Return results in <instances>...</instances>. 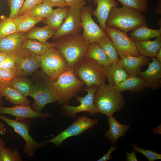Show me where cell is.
Instances as JSON below:
<instances>
[{
  "instance_id": "obj_34",
  "label": "cell",
  "mask_w": 161,
  "mask_h": 161,
  "mask_svg": "<svg viewBox=\"0 0 161 161\" xmlns=\"http://www.w3.org/2000/svg\"><path fill=\"white\" fill-rule=\"evenodd\" d=\"M53 7L41 3L33 7L27 14L32 16L46 19L51 14Z\"/></svg>"
},
{
  "instance_id": "obj_12",
  "label": "cell",
  "mask_w": 161,
  "mask_h": 161,
  "mask_svg": "<svg viewBox=\"0 0 161 161\" xmlns=\"http://www.w3.org/2000/svg\"><path fill=\"white\" fill-rule=\"evenodd\" d=\"M92 10L91 5L84 6L81 10V25L83 30L82 35L88 44L96 42L107 34L93 19Z\"/></svg>"
},
{
  "instance_id": "obj_49",
  "label": "cell",
  "mask_w": 161,
  "mask_h": 161,
  "mask_svg": "<svg viewBox=\"0 0 161 161\" xmlns=\"http://www.w3.org/2000/svg\"><path fill=\"white\" fill-rule=\"evenodd\" d=\"M155 57L160 62H161V48L156 54Z\"/></svg>"
},
{
  "instance_id": "obj_17",
  "label": "cell",
  "mask_w": 161,
  "mask_h": 161,
  "mask_svg": "<svg viewBox=\"0 0 161 161\" xmlns=\"http://www.w3.org/2000/svg\"><path fill=\"white\" fill-rule=\"evenodd\" d=\"M27 39L26 32H16L0 38V52L15 55Z\"/></svg>"
},
{
  "instance_id": "obj_30",
  "label": "cell",
  "mask_w": 161,
  "mask_h": 161,
  "mask_svg": "<svg viewBox=\"0 0 161 161\" xmlns=\"http://www.w3.org/2000/svg\"><path fill=\"white\" fill-rule=\"evenodd\" d=\"M55 45L54 43L47 42L43 44L35 40L27 38L23 43L22 48L41 56L50 49L55 48Z\"/></svg>"
},
{
  "instance_id": "obj_1",
  "label": "cell",
  "mask_w": 161,
  "mask_h": 161,
  "mask_svg": "<svg viewBox=\"0 0 161 161\" xmlns=\"http://www.w3.org/2000/svg\"><path fill=\"white\" fill-rule=\"evenodd\" d=\"M94 103L99 113L108 117L121 111L125 106L121 92L114 86L103 83L98 87L94 97Z\"/></svg>"
},
{
  "instance_id": "obj_4",
  "label": "cell",
  "mask_w": 161,
  "mask_h": 161,
  "mask_svg": "<svg viewBox=\"0 0 161 161\" xmlns=\"http://www.w3.org/2000/svg\"><path fill=\"white\" fill-rule=\"evenodd\" d=\"M56 38L58 40L54 43L55 48L63 55L69 67L73 68L84 57L89 44L81 34L67 35Z\"/></svg>"
},
{
  "instance_id": "obj_51",
  "label": "cell",
  "mask_w": 161,
  "mask_h": 161,
  "mask_svg": "<svg viewBox=\"0 0 161 161\" xmlns=\"http://www.w3.org/2000/svg\"><path fill=\"white\" fill-rule=\"evenodd\" d=\"M157 25L160 27V29H161V18H160L158 20L157 23Z\"/></svg>"
},
{
  "instance_id": "obj_21",
  "label": "cell",
  "mask_w": 161,
  "mask_h": 161,
  "mask_svg": "<svg viewBox=\"0 0 161 161\" xmlns=\"http://www.w3.org/2000/svg\"><path fill=\"white\" fill-rule=\"evenodd\" d=\"M114 87L117 90L121 92L125 91L132 93L143 92L146 88L144 80L138 75H130Z\"/></svg>"
},
{
  "instance_id": "obj_29",
  "label": "cell",
  "mask_w": 161,
  "mask_h": 161,
  "mask_svg": "<svg viewBox=\"0 0 161 161\" xmlns=\"http://www.w3.org/2000/svg\"><path fill=\"white\" fill-rule=\"evenodd\" d=\"M68 8L67 7L53 10L50 15L43 21L44 23L57 31L63 22Z\"/></svg>"
},
{
  "instance_id": "obj_52",
  "label": "cell",
  "mask_w": 161,
  "mask_h": 161,
  "mask_svg": "<svg viewBox=\"0 0 161 161\" xmlns=\"http://www.w3.org/2000/svg\"><path fill=\"white\" fill-rule=\"evenodd\" d=\"M2 97V96L0 92V106H2V104L3 103V101L1 99Z\"/></svg>"
},
{
  "instance_id": "obj_43",
  "label": "cell",
  "mask_w": 161,
  "mask_h": 161,
  "mask_svg": "<svg viewBox=\"0 0 161 161\" xmlns=\"http://www.w3.org/2000/svg\"><path fill=\"white\" fill-rule=\"evenodd\" d=\"M42 3L52 7H57L63 8L67 7L65 0H43Z\"/></svg>"
},
{
  "instance_id": "obj_32",
  "label": "cell",
  "mask_w": 161,
  "mask_h": 161,
  "mask_svg": "<svg viewBox=\"0 0 161 161\" xmlns=\"http://www.w3.org/2000/svg\"><path fill=\"white\" fill-rule=\"evenodd\" d=\"M33 86L30 80L25 77L16 76L12 80L9 85L10 86L26 97L30 96Z\"/></svg>"
},
{
  "instance_id": "obj_23",
  "label": "cell",
  "mask_w": 161,
  "mask_h": 161,
  "mask_svg": "<svg viewBox=\"0 0 161 161\" xmlns=\"http://www.w3.org/2000/svg\"><path fill=\"white\" fill-rule=\"evenodd\" d=\"M130 38L134 42L150 40L151 38L161 36V29L154 30L147 26L146 23L139 26L129 34Z\"/></svg>"
},
{
  "instance_id": "obj_10",
  "label": "cell",
  "mask_w": 161,
  "mask_h": 161,
  "mask_svg": "<svg viewBox=\"0 0 161 161\" xmlns=\"http://www.w3.org/2000/svg\"><path fill=\"white\" fill-rule=\"evenodd\" d=\"M97 88L96 86L86 87L84 90L87 94L85 96L81 97L78 95L75 96L80 105L76 106L68 104L63 106L61 108L62 115L74 118L76 117L77 113L80 112H88L90 115H95L99 113L94 103V95Z\"/></svg>"
},
{
  "instance_id": "obj_54",
  "label": "cell",
  "mask_w": 161,
  "mask_h": 161,
  "mask_svg": "<svg viewBox=\"0 0 161 161\" xmlns=\"http://www.w3.org/2000/svg\"><path fill=\"white\" fill-rule=\"evenodd\" d=\"M86 0L88 1H92L93 0Z\"/></svg>"
},
{
  "instance_id": "obj_44",
  "label": "cell",
  "mask_w": 161,
  "mask_h": 161,
  "mask_svg": "<svg viewBox=\"0 0 161 161\" xmlns=\"http://www.w3.org/2000/svg\"><path fill=\"white\" fill-rule=\"evenodd\" d=\"M117 147L114 145L110 147L108 151L101 158L97 160V161H107L109 160L113 159L111 156L112 153L117 148Z\"/></svg>"
},
{
  "instance_id": "obj_5",
  "label": "cell",
  "mask_w": 161,
  "mask_h": 161,
  "mask_svg": "<svg viewBox=\"0 0 161 161\" xmlns=\"http://www.w3.org/2000/svg\"><path fill=\"white\" fill-rule=\"evenodd\" d=\"M106 68L91 58L84 57L73 67L77 77L86 86L98 87L107 80Z\"/></svg>"
},
{
  "instance_id": "obj_45",
  "label": "cell",
  "mask_w": 161,
  "mask_h": 161,
  "mask_svg": "<svg viewBox=\"0 0 161 161\" xmlns=\"http://www.w3.org/2000/svg\"><path fill=\"white\" fill-rule=\"evenodd\" d=\"M127 157L126 161H138L137 158L136 154L134 151L131 150V152L129 153L128 151L126 152Z\"/></svg>"
},
{
  "instance_id": "obj_22",
  "label": "cell",
  "mask_w": 161,
  "mask_h": 161,
  "mask_svg": "<svg viewBox=\"0 0 161 161\" xmlns=\"http://www.w3.org/2000/svg\"><path fill=\"white\" fill-rule=\"evenodd\" d=\"M155 38L153 41L148 40L135 42L137 49L141 55L150 58L155 57L161 48V37Z\"/></svg>"
},
{
  "instance_id": "obj_47",
  "label": "cell",
  "mask_w": 161,
  "mask_h": 161,
  "mask_svg": "<svg viewBox=\"0 0 161 161\" xmlns=\"http://www.w3.org/2000/svg\"><path fill=\"white\" fill-rule=\"evenodd\" d=\"M7 129L5 128L4 124L0 121V133L2 135H4L6 133Z\"/></svg>"
},
{
  "instance_id": "obj_9",
  "label": "cell",
  "mask_w": 161,
  "mask_h": 161,
  "mask_svg": "<svg viewBox=\"0 0 161 161\" xmlns=\"http://www.w3.org/2000/svg\"><path fill=\"white\" fill-rule=\"evenodd\" d=\"M98 124L97 118L91 119L86 115H83L78 117L66 129L55 137L42 143L45 144L52 143L56 146H60L66 139L72 136H77Z\"/></svg>"
},
{
  "instance_id": "obj_13",
  "label": "cell",
  "mask_w": 161,
  "mask_h": 161,
  "mask_svg": "<svg viewBox=\"0 0 161 161\" xmlns=\"http://www.w3.org/2000/svg\"><path fill=\"white\" fill-rule=\"evenodd\" d=\"M0 119L12 127L15 131L24 139L25 143L24 151L29 156L32 157L37 150L46 145V144L42 143H38L34 140L29 134L28 126L24 123L16 119H9L0 114Z\"/></svg>"
},
{
  "instance_id": "obj_3",
  "label": "cell",
  "mask_w": 161,
  "mask_h": 161,
  "mask_svg": "<svg viewBox=\"0 0 161 161\" xmlns=\"http://www.w3.org/2000/svg\"><path fill=\"white\" fill-rule=\"evenodd\" d=\"M84 85L75 75L73 68L69 67L52 83L56 101L63 106L68 104L70 100L83 89Z\"/></svg>"
},
{
  "instance_id": "obj_37",
  "label": "cell",
  "mask_w": 161,
  "mask_h": 161,
  "mask_svg": "<svg viewBox=\"0 0 161 161\" xmlns=\"http://www.w3.org/2000/svg\"><path fill=\"white\" fill-rule=\"evenodd\" d=\"M2 161H21L22 158L18 151L15 149L13 150L9 148L4 147L1 150Z\"/></svg>"
},
{
  "instance_id": "obj_26",
  "label": "cell",
  "mask_w": 161,
  "mask_h": 161,
  "mask_svg": "<svg viewBox=\"0 0 161 161\" xmlns=\"http://www.w3.org/2000/svg\"><path fill=\"white\" fill-rule=\"evenodd\" d=\"M106 73L109 84L114 86L130 76L125 69L117 63L110 65L107 69Z\"/></svg>"
},
{
  "instance_id": "obj_11",
  "label": "cell",
  "mask_w": 161,
  "mask_h": 161,
  "mask_svg": "<svg viewBox=\"0 0 161 161\" xmlns=\"http://www.w3.org/2000/svg\"><path fill=\"white\" fill-rule=\"evenodd\" d=\"M16 76L27 77L41 67V56L21 48L15 54Z\"/></svg>"
},
{
  "instance_id": "obj_42",
  "label": "cell",
  "mask_w": 161,
  "mask_h": 161,
  "mask_svg": "<svg viewBox=\"0 0 161 161\" xmlns=\"http://www.w3.org/2000/svg\"><path fill=\"white\" fill-rule=\"evenodd\" d=\"M86 0H65L67 7L80 9L82 8L85 4Z\"/></svg>"
},
{
  "instance_id": "obj_18",
  "label": "cell",
  "mask_w": 161,
  "mask_h": 161,
  "mask_svg": "<svg viewBox=\"0 0 161 161\" xmlns=\"http://www.w3.org/2000/svg\"><path fill=\"white\" fill-rule=\"evenodd\" d=\"M149 57L142 55H128L120 58L117 64L121 66L130 75H137L142 71L141 68L149 62Z\"/></svg>"
},
{
  "instance_id": "obj_15",
  "label": "cell",
  "mask_w": 161,
  "mask_h": 161,
  "mask_svg": "<svg viewBox=\"0 0 161 161\" xmlns=\"http://www.w3.org/2000/svg\"><path fill=\"white\" fill-rule=\"evenodd\" d=\"M0 114H7L15 116L17 120H23L26 118L38 117L45 119L50 117V113H42L33 110L29 105H17L10 107L0 106Z\"/></svg>"
},
{
  "instance_id": "obj_19",
  "label": "cell",
  "mask_w": 161,
  "mask_h": 161,
  "mask_svg": "<svg viewBox=\"0 0 161 161\" xmlns=\"http://www.w3.org/2000/svg\"><path fill=\"white\" fill-rule=\"evenodd\" d=\"M93 5L97 6L92 11V15L96 17L100 27L105 30L106 23L112 9L117 7L118 4L115 0H93Z\"/></svg>"
},
{
  "instance_id": "obj_31",
  "label": "cell",
  "mask_w": 161,
  "mask_h": 161,
  "mask_svg": "<svg viewBox=\"0 0 161 161\" xmlns=\"http://www.w3.org/2000/svg\"><path fill=\"white\" fill-rule=\"evenodd\" d=\"M96 42L104 51L111 64L117 63L119 59V55L111 39L107 34Z\"/></svg>"
},
{
  "instance_id": "obj_46",
  "label": "cell",
  "mask_w": 161,
  "mask_h": 161,
  "mask_svg": "<svg viewBox=\"0 0 161 161\" xmlns=\"http://www.w3.org/2000/svg\"><path fill=\"white\" fill-rule=\"evenodd\" d=\"M155 13L157 15L161 14V0H159L157 1V5L156 7Z\"/></svg>"
},
{
  "instance_id": "obj_8",
  "label": "cell",
  "mask_w": 161,
  "mask_h": 161,
  "mask_svg": "<svg viewBox=\"0 0 161 161\" xmlns=\"http://www.w3.org/2000/svg\"><path fill=\"white\" fill-rule=\"evenodd\" d=\"M105 31L111 39L120 58L128 55H141L137 49L135 42L128 36L127 33L116 27L107 25Z\"/></svg>"
},
{
  "instance_id": "obj_48",
  "label": "cell",
  "mask_w": 161,
  "mask_h": 161,
  "mask_svg": "<svg viewBox=\"0 0 161 161\" xmlns=\"http://www.w3.org/2000/svg\"><path fill=\"white\" fill-rule=\"evenodd\" d=\"M7 54L0 52V65L5 59Z\"/></svg>"
},
{
  "instance_id": "obj_55",
  "label": "cell",
  "mask_w": 161,
  "mask_h": 161,
  "mask_svg": "<svg viewBox=\"0 0 161 161\" xmlns=\"http://www.w3.org/2000/svg\"><path fill=\"white\" fill-rule=\"evenodd\" d=\"M0 21H1V19H0Z\"/></svg>"
},
{
  "instance_id": "obj_35",
  "label": "cell",
  "mask_w": 161,
  "mask_h": 161,
  "mask_svg": "<svg viewBox=\"0 0 161 161\" xmlns=\"http://www.w3.org/2000/svg\"><path fill=\"white\" fill-rule=\"evenodd\" d=\"M123 6L139 10L142 13L148 10V0H117Z\"/></svg>"
},
{
  "instance_id": "obj_53",
  "label": "cell",
  "mask_w": 161,
  "mask_h": 161,
  "mask_svg": "<svg viewBox=\"0 0 161 161\" xmlns=\"http://www.w3.org/2000/svg\"><path fill=\"white\" fill-rule=\"evenodd\" d=\"M0 161H2L1 155L0 152Z\"/></svg>"
},
{
  "instance_id": "obj_41",
  "label": "cell",
  "mask_w": 161,
  "mask_h": 161,
  "mask_svg": "<svg viewBox=\"0 0 161 161\" xmlns=\"http://www.w3.org/2000/svg\"><path fill=\"white\" fill-rule=\"evenodd\" d=\"M15 55L7 54L5 59L0 65V69H10L15 67Z\"/></svg>"
},
{
  "instance_id": "obj_14",
  "label": "cell",
  "mask_w": 161,
  "mask_h": 161,
  "mask_svg": "<svg viewBox=\"0 0 161 161\" xmlns=\"http://www.w3.org/2000/svg\"><path fill=\"white\" fill-rule=\"evenodd\" d=\"M81 9L69 7L66 17L54 38L70 34H80Z\"/></svg>"
},
{
  "instance_id": "obj_50",
  "label": "cell",
  "mask_w": 161,
  "mask_h": 161,
  "mask_svg": "<svg viewBox=\"0 0 161 161\" xmlns=\"http://www.w3.org/2000/svg\"><path fill=\"white\" fill-rule=\"evenodd\" d=\"M5 147V143L3 139L0 137V152L2 149Z\"/></svg>"
},
{
  "instance_id": "obj_40",
  "label": "cell",
  "mask_w": 161,
  "mask_h": 161,
  "mask_svg": "<svg viewBox=\"0 0 161 161\" xmlns=\"http://www.w3.org/2000/svg\"><path fill=\"white\" fill-rule=\"evenodd\" d=\"M43 0H25L20 9L18 16L27 14L36 5L42 3Z\"/></svg>"
},
{
  "instance_id": "obj_28",
  "label": "cell",
  "mask_w": 161,
  "mask_h": 161,
  "mask_svg": "<svg viewBox=\"0 0 161 161\" xmlns=\"http://www.w3.org/2000/svg\"><path fill=\"white\" fill-rule=\"evenodd\" d=\"M45 19L32 16L27 14L18 16L14 18L17 27V32H27L39 22Z\"/></svg>"
},
{
  "instance_id": "obj_2",
  "label": "cell",
  "mask_w": 161,
  "mask_h": 161,
  "mask_svg": "<svg viewBox=\"0 0 161 161\" xmlns=\"http://www.w3.org/2000/svg\"><path fill=\"white\" fill-rule=\"evenodd\" d=\"M147 23L146 19L140 11L126 6L113 7L107 20L106 25L116 27L127 33L139 26Z\"/></svg>"
},
{
  "instance_id": "obj_33",
  "label": "cell",
  "mask_w": 161,
  "mask_h": 161,
  "mask_svg": "<svg viewBox=\"0 0 161 161\" xmlns=\"http://www.w3.org/2000/svg\"><path fill=\"white\" fill-rule=\"evenodd\" d=\"M0 19V38L17 32L14 18L1 16Z\"/></svg>"
},
{
  "instance_id": "obj_38",
  "label": "cell",
  "mask_w": 161,
  "mask_h": 161,
  "mask_svg": "<svg viewBox=\"0 0 161 161\" xmlns=\"http://www.w3.org/2000/svg\"><path fill=\"white\" fill-rule=\"evenodd\" d=\"M133 150L141 153L146 157L149 161H154L161 159V154L150 150L145 149L139 147L137 144L134 143L132 145Z\"/></svg>"
},
{
  "instance_id": "obj_16",
  "label": "cell",
  "mask_w": 161,
  "mask_h": 161,
  "mask_svg": "<svg viewBox=\"0 0 161 161\" xmlns=\"http://www.w3.org/2000/svg\"><path fill=\"white\" fill-rule=\"evenodd\" d=\"M148 63L147 69L141 71L139 76L144 80L146 88L156 90L161 87V62L155 57Z\"/></svg>"
},
{
  "instance_id": "obj_7",
  "label": "cell",
  "mask_w": 161,
  "mask_h": 161,
  "mask_svg": "<svg viewBox=\"0 0 161 161\" xmlns=\"http://www.w3.org/2000/svg\"><path fill=\"white\" fill-rule=\"evenodd\" d=\"M41 56V67L43 72L53 80L69 68L63 55L55 48L50 49Z\"/></svg>"
},
{
  "instance_id": "obj_39",
  "label": "cell",
  "mask_w": 161,
  "mask_h": 161,
  "mask_svg": "<svg viewBox=\"0 0 161 161\" xmlns=\"http://www.w3.org/2000/svg\"><path fill=\"white\" fill-rule=\"evenodd\" d=\"M24 0H7L10 7L9 17L14 18L18 15Z\"/></svg>"
},
{
  "instance_id": "obj_20",
  "label": "cell",
  "mask_w": 161,
  "mask_h": 161,
  "mask_svg": "<svg viewBox=\"0 0 161 161\" xmlns=\"http://www.w3.org/2000/svg\"><path fill=\"white\" fill-rule=\"evenodd\" d=\"M108 117L109 129L105 132L104 135L111 141L112 144L114 145L118 139L126 135V132L130 129V124H122L113 116Z\"/></svg>"
},
{
  "instance_id": "obj_24",
  "label": "cell",
  "mask_w": 161,
  "mask_h": 161,
  "mask_svg": "<svg viewBox=\"0 0 161 161\" xmlns=\"http://www.w3.org/2000/svg\"><path fill=\"white\" fill-rule=\"evenodd\" d=\"M84 57L93 59L106 69L111 64L104 51L96 42L89 44Z\"/></svg>"
},
{
  "instance_id": "obj_6",
  "label": "cell",
  "mask_w": 161,
  "mask_h": 161,
  "mask_svg": "<svg viewBox=\"0 0 161 161\" xmlns=\"http://www.w3.org/2000/svg\"><path fill=\"white\" fill-rule=\"evenodd\" d=\"M40 73L38 81L33 86L30 96L34 100L32 109L36 112H41L46 105L54 103L56 101L52 88V83L54 80L44 72Z\"/></svg>"
},
{
  "instance_id": "obj_25",
  "label": "cell",
  "mask_w": 161,
  "mask_h": 161,
  "mask_svg": "<svg viewBox=\"0 0 161 161\" xmlns=\"http://www.w3.org/2000/svg\"><path fill=\"white\" fill-rule=\"evenodd\" d=\"M56 31L46 25L43 27H33L26 33L27 38L36 40L45 44L48 39L54 36Z\"/></svg>"
},
{
  "instance_id": "obj_27",
  "label": "cell",
  "mask_w": 161,
  "mask_h": 161,
  "mask_svg": "<svg viewBox=\"0 0 161 161\" xmlns=\"http://www.w3.org/2000/svg\"><path fill=\"white\" fill-rule=\"evenodd\" d=\"M0 92L10 103L15 105H29L30 101L26 97L10 86L0 87Z\"/></svg>"
},
{
  "instance_id": "obj_36",
  "label": "cell",
  "mask_w": 161,
  "mask_h": 161,
  "mask_svg": "<svg viewBox=\"0 0 161 161\" xmlns=\"http://www.w3.org/2000/svg\"><path fill=\"white\" fill-rule=\"evenodd\" d=\"M16 74L15 67L7 69H0V87L9 86Z\"/></svg>"
}]
</instances>
